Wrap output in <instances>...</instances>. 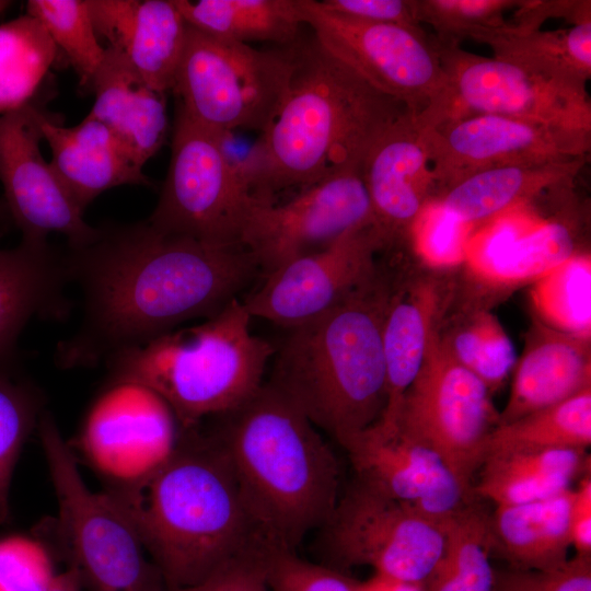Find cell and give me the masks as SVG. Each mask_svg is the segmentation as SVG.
Returning <instances> with one entry per match:
<instances>
[{
  "label": "cell",
  "mask_w": 591,
  "mask_h": 591,
  "mask_svg": "<svg viewBox=\"0 0 591 591\" xmlns=\"http://www.w3.org/2000/svg\"><path fill=\"white\" fill-rule=\"evenodd\" d=\"M63 255L81 294L74 333L58 343L62 369L94 367L194 318H210L260 273L240 245L161 232L147 221L97 228Z\"/></svg>",
  "instance_id": "cell-1"
},
{
  "label": "cell",
  "mask_w": 591,
  "mask_h": 591,
  "mask_svg": "<svg viewBox=\"0 0 591 591\" xmlns=\"http://www.w3.org/2000/svg\"><path fill=\"white\" fill-rule=\"evenodd\" d=\"M104 493L135 529L165 591L196 584L231 560L271 545L202 424L178 429L173 452L151 475Z\"/></svg>",
  "instance_id": "cell-2"
},
{
  "label": "cell",
  "mask_w": 591,
  "mask_h": 591,
  "mask_svg": "<svg viewBox=\"0 0 591 591\" xmlns=\"http://www.w3.org/2000/svg\"><path fill=\"white\" fill-rule=\"evenodd\" d=\"M407 107L376 90L313 36L294 44L287 93L248 155L239 162L252 196L273 199L347 167L362 166Z\"/></svg>",
  "instance_id": "cell-3"
},
{
  "label": "cell",
  "mask_w": 591,
  "mask_h": 591,
  "mask_svg": "<svg viewBox=\"0 0 591 591\" xmlns=\"http://www.w3.org/2000/svg\"><path fill=\"white\" fill-rule=\"evenodd\" d=\"M267 542L296 551L339 499L337 457L318 429L270 382L236 408L207 419Z\"/></svg>",
  "instance_id": "cell-4"
},
{
  "label": "cell",
  "mask_w": 591,
  "mask_h": 591,
  "mask_svg": "<svg viewBox=\"0 0 591 591\" xmlns=\"http://www.w3.org/2000/svg\"><path fill=\"white\" fill-rule=\"evenodd\" d=\"M395 283L375 273L325 312L297 326L268 382L340 445L376 422L386 404L383 325Z\"/></svg>",
  "instance_id": "cell-5"
},
{
  "label": "cell",
  "mask_w": 591,
  "mask_h": 591,
  "mask_svg": "<svg viewBox=\"0 0 591 591\" xmlns=\"http://www.w3.org/2000/svg\"><path fill=\"white\" fill-rule=\"evenodd\" d=\"M251 318L236 298L198 325L111 357L108 384L149 387L169 405L178 429L225 414L259 390L276 351L252 334Z\"/></svg>",
  "instance_id": "cell-6"
},
{
  "label": "cell",
  "mask_w": 591,
  "mask_h": 591,
  "mask_svg": "<svg viewBox=\"0 0 591 591\" xmlns=\"http://www.w3.org/2000/svg\"><path fill=\"white\" fill-rule=\"evenodd\" d=\"M37 429L58 512L38 526L36 537L50 553L57 551L85 591H165L159 568L129 521L105 493L91 491L82 480L74 451L47 410Z\"/></svg>",
  "instance_id": "cell-7"
},
{
  "label": "cell",
  "mask_w": 591,
  "mask_h": 591,
  "mask_svg": "<svg viewBox=\"0 0 591 591\" xmlns=\"http://www.w3.org/2000/svg\"><path fill=\"white\" fill-rule=\"evenodd\" d=\"M294 44L256 49L188 26L171 91L176 105L195 121L222 134L239 128L263 132L287 93Z\"/></svg>",
  "instance_id": "cell-8"
},
{
  "label": "cell",
  "mask_w": 591,
  "mask_h": 591,
  "mask_svg": "<svg viewBox=\"0 0 591 591\" xmlns=\"http://www.w3.org/2000/svg\"><path fill=\"white\" fill-rule=\"evenodd\" d=\"M297 2L303 24L332 56L431 125L445 118L449 78L424 30L345 16L316 0Z\"/></svg>",
  "instance_id": "cell-9"
},
{
  "label": "cell",
  "mask_w": 591,
  "mask_h": 591,
  "mask_svg": "<svg viewBox=\"0 0 591 591\" xmlns=\"http://www.w3.org/2000/svg\"><path fill=\"white\" fill-rule=\"evenodd\" d=\"M229 138L176 105L167 174L147 220L151 227L213 245H239L252 195L240 163L229 154Z\"/></svg>",
  "instance_id": "cell-10"
},
{
  "label": "cell",
  "mask_w": 591,
  "mask_h": 591,
  "mask_svg": "<svg viewBox=\"0 0 591 591\" xmlns=\"http://www.w3.org/2000/svg\"><path fill=\"white\" fill-rule=\"evenodd\" d=\"M320 533L331 567L369 566L375 575L407 587H420L444 548L442 523L356 478Z\"/></svg>",
  "instance_id": "cell-11"
},
{
  "label": "cell",
  "mask_w": 591,
  "mask_h": 591,
  "mask_svg": "<svg viewBox=\"0 0 591 591\" xmlns=\"http://www.w3.org/2000/svg\"><path fill=\"white\" fill-rule=\"evenodd\" d=\"M498 415L488 387L453 358L437 327L422 366L402 399L398 427L433 450L473 488Z\"/></svg>",
  "instance_id": "cell-12"
},
{
  "label": "cell",
  "mask_w": 591,
  "mask_h": 591,
  "mask_svg": "<svg viewBox=\"0 0 591 591\" xmlns=\"http://www.w3.org/2000/svg\"><path fill=\"white\" fill-rule=\"evenodd\" d=\"M368 225H373V213L362 166H351L299 190L286 202L252 196L237 242L266 276Z\"/></svg>",
  "instance_id": "cell-13"
},
{
  "label": "cell",
  "mask_w": 591,
  "mask_h": 591,
  "mask_svg": "<svg viewBox=\"0 0 591 591\" xmlns=\"http://www.w3.org/2000/svg\"><path fill=\"white\" fill-rule=\"evenodd\" d=\"M433 43L450 83L444 119L499 114L591 136V101L586 84L472 54L460 44Z\"/></svg>",
  "instance_id": "cell-14"
},
{
  "label": "cell",
  "mask_w": 591,
  "mask_h": 591,
  "mask_svg": "<svg viewBox=\"0 0 591 591\" xmlns=\"http://www.w3.org/2000/svg\"><path fill=\"white\" fill-rule=\"evenodd\" d=\"M426 146L440 196L482 171L587 157L591 136L505 115L476 113L427 127Z\"/></svg>",
  "instance_id": "cell-15"
},
{
  "label": "cell",
  "mask_w": 591,
  "mask_h": 591,
  "mask_svg": "<svg viewBox=\"0 0 591 591\" xmlns=\"http://www.w3.org/2000/svg\"><path fill=\"white\" fill-rule=\"evenodd\" d=\"M178 426L169 405L149 387L107 384L90 408L77 448L109 488L134 485L173 452Z\"/></svg>",
  "instance_id": "cell-16"
},
{
  "label": "cell",
  "mask_w": 591,
  "mask_h": 591,
  "mask_svg": "<svg viewBox=\"0 0 591 591\" xmlns=\"http://www.w3.org/2000/svg\"><path fill=\"white\" fill-rule=\"evenodd\" d=\"M384 244L373 225L348 231L327 247L267 274L243 302L251 317L286 328L325 312L378 269Z\"/></svg>",
  "instance_id": "cell-17"
},
{
  "label": "cell",
  "mask_w": 591,
  "mask_h": 591,
  "mask_svg": "<svg viewBox=\"0 0 591 591\" xmlns=\"http://www.w3.org/2000/svg\"><path fill=\"white\" fill-rule=\"evenodd\" d=\"M35 108L28 103L0 115V182L7 207L23 241L44 243L56 233L67 237L68 247L85 245L99 230L84 221L83 211L43 158Z\"/></svg>",
  "instance_id": "cell-18"
},
{
  "label": "cell",
  "mask_w": 591,
  "mask_h": 591,
  "mask_svg": "<svg viewBox=\"0 0 591 591\" xmlns=\"http://www.w3.org/2000/svg\"><path fill=\"white\" fill-rule=\"evenodd\" d=\"M356 479L442 523L476 499L430 448L379 421L341 445Z\"/></svg>",
  "instance_id": "cell-19"
},
{
  "label": "cell",
  "mask_w": 591,
  "mask_h": 591,
  "mask_svg": "<svg viewBox=\"0 0 591 591\" xmlns=\"http://www.w3.org/2000/svg\"><path fill=\"white\" fill-rule=\"evenodd\" d=\"M427 127L421 116L407 111L382 134L363 162L373 227L384 248L408 235L436 188Z\"/></svg>",
  "instance_id": "cell-20"
},
{
  "label": "cell",
  "mask_w": 591,
  "mask_h": 591,
  "mask_svg": "<svg viewBox=\"0 0 591 591\" xmlns=\"http://www.w3.org/2000/svg\"><path fill=\"white\" fill-rule=\"evenodd\" d=\"M97 37L152 89L174 85L188 25L174 0H86Z\"/></svg>",
  "instance_id": "cell-21"
},
{
  "label": "cell",
  "mask_w": 591,
  "mask_h": 591,
  "mask_svg": "<svg viewBox=\"0 0 591 591\" xmlns=\"http://www.w3.org/2000/svg\"><path fill=\"white\" fill-rule=\"evenodd\" d=\"M513 370L510 395L497 426L591 387L590 337L561 332L536 320Z\"/></svg>",
  "instance_id": "cell-22"
},
{
  "label": "cell",
  "mask_w": 591,
  "mask_h": 591,
  "mask_svg": "<svg viewBox=\"0 0 591 591\" xmlns=\"http://www.w3.org/2000/svg\"><path fill=\"white\" fill-rule=\"evenodd\" d=\"M35 119L50 147V165L82 211L116 186L151 184L102 123L85 116L78 125L65 127L38 108Z\"/></svg>",
  "instance_id": "cell-23"
},
{
  "label": "cell",
  "mask_w": 591,
  "mask_h": 591,
  "mask_svg": "<svg viewBox=\"0 0 591 591\" xmlns=\"http://www.w3.org/2000/svg\"><path fill=\"white\" fill-rule=\"evenodd\" d=\"M63 255L48 242L0 250V363L13 362L16 341L33 317L63 320L71 303Z\"/></svg>",
  "instance_id": "cell-24"
},
{
  "label": "cell",
  "mask_w": 591,
  "mask_h": 591,
  "mask_svg": "<svg viewBox=\"0 0 591 591\" xmlns=\"http://www.w3.org/2000/svg\"><path fill=\"white\" fill-rule=\"evenodd\" d=\"M90 86L95 101L86 117L105 125L142 169L167 135L166 93L149 86L121 54L108 47Z\"/></svg>",
  "instance_id": "cell-25"
},
{
  "label": "cell",
  "mask_w": 591,
  "mask_h": 591,
  "mask_svg": "<svg viewBox=\"0 0 591 591\" xmlns=\"http://www.w3.org/2000/svg\"><path fill=\"white\" fill-rule=\"evenodd\" d=\"M591 472L590 454L579 449H511L486 453L473 490L495 506L520 505L564 493Z\"/></svg>",
  "instance_id": "cell-26"
},
{
  "label": "cell",
  "mask_w": 591,
  "mask_h": 591,
  "mask_svg": "<svg viewBox=\"0 0 591 591\" xmlns=\"http://www.w3.org/2000/svg\"><path fill=\"white\" fill-rule=\"evenodd\" d=\"M573 488L556 496L511 506L489 513L491 553L514 569L546 572L568 559Z\"/></svg>",
  "instance_id": "cell-27"
},
{
  "label": "cell",
  "mask_w": 591,
  "mask_h": 591,
  "mask_svg": "<svg viewBox=\"0 0 591 591\" xmlns=\"http://www.w3.org/2000/svg\"><path fill=\"white\" fill-rule=\"evenodd\" d=\"M440 296L434 283L415 281L394 288L383 325L386 404L378 420L396 426L402 399L418 374L438 327Z\"/></svg>",
  "instance_id": "cell-28"
},
{
  "label": "cell",
  "mask_w": 591,
  "mask_h": 591,
  "mask_svg": "<svg viewBox=\"0 0 591 591\" xmlns=\"http://www.w3.org/2000/svg\"><path fill=\"white\" fill-rule=\"evenodd\" d=\"M586 160L582 157L482 171L448 188L437 202L457 221L472 225L528 202L545 189L568 185Z\"/></svg>",
  "instance_id": "cell-29"
},
{
  "label": "cell",
  "mask_w": 591,
  "mask_h": 591,
  "mask_svg": "<svg viewBox=\"0 0 591 591\" xmlns=\"http://www.w3.org/2000/svg\"><path fill=\"white\" fill-rule=\"evenodd\" d=\"M187 25L206 35L248 44L290 46L303 25L297 0H174Z\"/></svg>",
  "instance_id": "cell-30"
},
{
  "label": "cell",
  "mask_w": 591,
  "mask_h": 591,
  "mask_svg": "<svg viewBox=\"0 0 591 591\" xmlns=\"http://www.w3.org/2000/svg\"><path fill=\"white\" fill-rule=\"evenodd\" d=\"M502 26L479 31L471 39L488 45L497 59L587 85L591 78V22L528 33H511Z\"/></svg>",
  "instance_id": "cell-31"
},
{
  "label": "cell",
  "mask_w": 591,
  "mask_h": 591,
  "mask_svg": "<svg viewBox=\"0 0 591 591\" xmlns=\"http://www.w3.org/2000/svg\"><path fill=\"white\" fill-rule=\"evenodd\" d=\"M483 501L476 499L442 522L444 548L421 591H496L490 511Z\"/></svg>",
  "instance_id": "cell-32"
},
{
  "label": "cell",
  "mask_w": 591,
  "mask_h": 591,
  "mask_svg": "<svg viewBox=\"0 0 591 591\" xmlns=\"http://www.w3.org/2000/svg\"><path fill=\"white\" fill-rule=\"evenodd\" d=\"M57 51L42 23L27 13L0 24V115L30 103Z\"/></svg>",
  "instance_id": "cell-33"
},
{
  "label": "cell",
  "mask_w": 591,
  "mask_h": 591,
  "mask_svg": "<svg viewBox=\"0 0 591 591\" xmlns=\"http://www.w3.org/2000/svg\"><path fill=\"white\" fill-rule=\"evenodd\" d=\"M591 445V387L555 405L497 426L486 453L511 449H579Z\"/></svg>",
  "instance_id": "cell-34"
},
{
  "label": "cell",
  "mask_w": 591,
  "mask_h": 591,
  "mask_svg": "<svg viewBox=\"0 0 591 591\" xmlns=\"http://www.w3.org/2000/svg\"><path fill=\"white\" fill-rule=\"evenodd\" d=\"M531 299L537 321L561 332L590 337V255L578 253L536 280Z\"/></svg>",
  "instance_id": "cell-35"
},
{
  "label": "cell",
  "mask_w": 591,
  "mask_h": 591,
  "mask_svg": "<svg viewBox=\"0 0 591 591\" xmlns=\"http://www.w3.org/2000/svg\"><path fill=\"white\" fill-rule=\"evenodd\" d=\"M576 254L572 227L565 221L552 220L511 244L479 279L506 287L536 281Z\"/></svg>",
  "instance_id": "cell-36"
},
{
  "label": "cell",
  "mask_w": 591,
  "mask_h": 591,
  "mask_svg": "<svg viewBox=\"0 0 591 591\" xmlns=\"http://www.w3.org/2000/svg\"><path fill=\"white\" fill-rule=\"evenodd\" d=\"M439 334L453 358L478 376L491 394L514 369L513 344L489 312L479 311L449 333Z\"/></svg>",
  "instance_id": "cell-37"
},
{
  "label": "cell",
  "mask_w": 591,
  "mask_h": 591,
  "mask_svg": "<svg viewBox=\"0 0 591 591\" xmlns=\"http://www.w3.org/2000/svg\"><path fill=\"white\" fill-rule=\"evenodd\" d=\"M26 13L42 23L76 70L80 84L90 86L105 48L99 43L86 0H28Z\"/></svg>",
  "instance_id": "cell-38"
},
{
  "label": "cell",
  "mask_w": 591,
  "mask_h": 591,
  "mask_svg": "<svg viewBox=\"0 0 591 591\" xmlns=\"http://www.w3.org/2000/svg\"><path fill=\"white\" fill-rule=\"evenodd\" d=\"M43 410L39 391L14 374L13 362L0 363V525L10 519L9 490L14 466Z\"/></svg>",
  "instance_id": "cell-39"
},
{
  "label": "cell",
  "mask_w": 591,
  "mask_h": 591,
  "mask_svg": "<svg viewBox=\"0 0 591 591\" xmlns=\"http://www.w3.org/2000/svg\"><path fill=\"white\" fill-rule=\"evenodd\" d=\"M520 0H413L416 21L429 24L442 44H460L475 33L505 25V11Z\"/></svg>",
  "instance_id": "cell-40"
},
{
  "label": "cell",
  "mask_w": 591,
  "mask_h": 591,
  "mask_svg": "<svg viewBox=\"0 0 591 591\" xmlns=\"http://www.w3.org/2000/svg\"><path fill=\"white\" fill-rule=\"evenodd\" d=\"M56 577L51 553L40 540L0 538V591H49Z\"/></svg>",
  "instance_id": "cell-41"
},
{
  "label": "cell",
  "mask_w": 591,
  "mask_h": 591,
  "mask_svg": "<svg viewBox=\"0 0 591 591\" xmlns=\"http://www.w3.org/2000/svg\"><path fill=\"white\" fill-rule=\"evenodd\" d=\"M267 582L269 591H363L361 582L341 570L310 563L279 546L267 553Z\"/></svg>",
  "instance_id": "cell-42"
},
{
  "label": "cell",
  "mask_w": 591,
  "mask_h": 591,
  "mask_svg": "<svg viewBox=\"0 0 591 591\" xmlns=\"http://www.w3.org/2000/svg\"><path fill=\"white\" fill-rule=\"evenodd\" d=\"M429 211L426 206L410 228L408 235L420 259L437 269H447L465 260L466 250L461 228L468 227L447 213L436 201Z\"/></svg>",
  "instance_id": "cell-43"
},
{
  "label": "cell",
  "mask_w": 591,
  "mask_h": 591,
  "mask_svg": "<svg viewBox=\"0 0 591 591\" xmlns=\"http://www.w3.org/2000/svg\"><path fill=\"white\" fill-rule=\"evenodd\" d=\"M270 547L250 552L231 560L200 582L175 591H269L267 553Z\"/></svg>",
  "instance_id": "cell-44"
},
{
  "label": "cell",
  "mask_w": 591,
  "mask_h": 591,
  "mask_svg": "<svg viewBox=\"0 0 591 591\" xmlns=\"http://www.w3.org/2000/svg\"><path fill=\"white\" fill-rule=\"evenodd\" d=\"M514 9L513 18L502 26L511 33L538 31L551 18H563L572 25L591 22L589 0H521Z\"/></svg>",
  "instance_id": "cell-45"
},
{
  "label": "cell",
  "mask_w": 591,
  "mask_h": 591,
  "mask_svg": "<svg viewBox=\"0 0 591 591\" xmlns=\"http://www.w3.org/2000/svg\"><path fill=\"white\" fill-rule=\"evenodd\" d=\"M318 2L325 10L345 16L424 30L415 19L413 0H322Z\"/></svg>",
  "instance_id": "cell-46"
},
{
  "label": "cell",
  "mask_w": 591,
  "mask_h": 591,
  "mask_svg": "<svg viewBox=\"0 0 591 591\" xmlns=\"http://www.w3.org/2000/svg\"><path fill=\"white\" fill-rule=\"evenodd\" d=\"M541 591H591V556L567 559L546 572H535Z\"/></svg>",
  "instance_id": "cell-47"
},
{
  "label": "cell",
  "mask_w": 591,
  "mask_h": 591,
  "mask_svg": "<svg viewBox=\"0 0 591 591\" xmlns=\"http://www.w3.org/2000/svg\"><path fill=\"white\" fill-rule=\"evenodd\" d=\"M570 536L576 555L591 556V472L580 477L573 488Z\"/></svg>",
  "instance_id": "cell-48"
},
{
  "label": "cell",
  "mask_w": 591,
  "mask_h": 591,
  "mask_svg": "<svg viewBox=\"0 0 591 591\" xmlns=\"http://www.w3.org/2000/svg\"><path fill=\"white\" fill-rule=\"evenodd\" d=\"M496 591H541L536 573L517 570L497 575Z\"/></svg>",
  "instance_id": "cell-49"
},
{
  "label": "cell",
  "mask_w": 591,
  "mask_h": 591,
  "mask_svg": "<svg viewBox=\"0 0 591 591\" xmlns=\"http://www.w3.org/2000/svg\"><path fill=\"white\" fill-rule=\"evenodd\" d=\"M49 591H85L78 573L68 568L66 571L58 573L56 580Z\"/></svg>",
  "instance_id": "cell-50"
},
{
  "label": "cell",
  "mask_w": 591,
  "mask_h": 591,
  "mask_svg": "<svg viewBox=\"0 0 591 591\" xmlns=\"http://www.w3.org/2000/svg\"><path fill=\"white\" fill-rule=\"evenodd\" d=\"M10 1L0 0V13H2L10 5Z\"/></svg>",
  "instance_id": "cell-51"
},
{
  "label": "cell",
  "mask_w": 591,
  "mask_h": 591,
  "mask_svg": "<svg viewBox=\"0 0 591 591\" xmlns=\"http://www.w3.org/2000/svg\"><path fill=\"white\" fill-rule=\"evenodd\" d=\"M1 215H2V208H1V206H0V218H1Z\"/></svg>",
  "instance_id": "cell-52"
}]
</instances>
